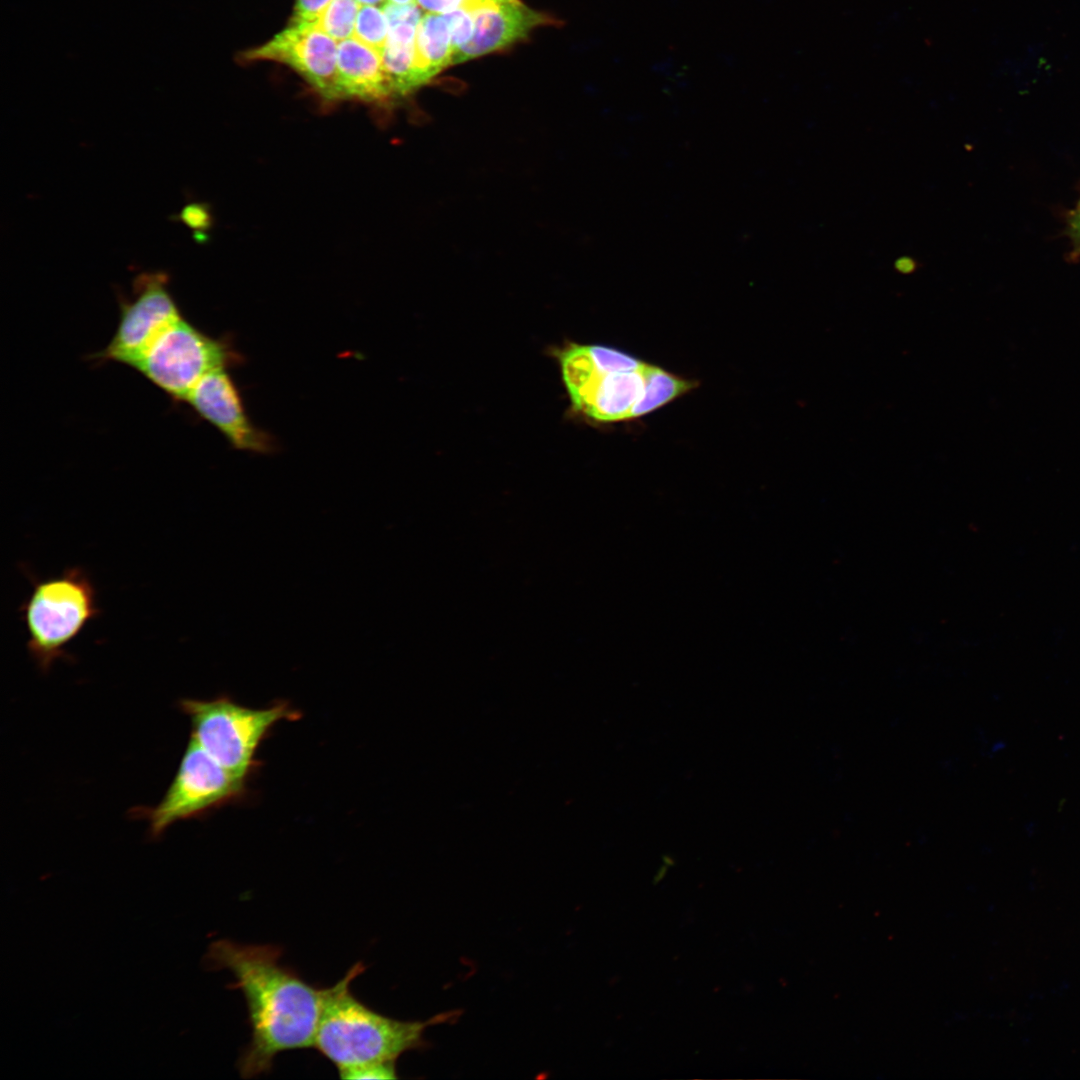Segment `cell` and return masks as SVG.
<instances>
[{
  "label": "cell",
  "mask_w": 1080,
  "mask_h": 1080,
  "mask_svg": "<svg viewBox=\"0 0 1080 1080\" xmlns=\"http://www.w3.org/2000/svg\"><path fill=\"white\" fill-rule=\"evenodd\" d=\"M895 269L902 274L913 273L918 268V263L914 258L909 256H903L898 258L894 264Z\"/></svg>",
  "instance_id": "obj_23"
},
{
  "label": "cell",
  "mask_w": 1080,
  "mask_h": 1080,
  "mask_svg": "<svg viewBox=\"0 0 1080 1080\" xmlns=\"http://www.w3.org/2000/svg\"><path fill=\"white\" fill-rule=\"evenodd\" d=\"M242 360L230 340L213 338L182 317L133 368L172 398L185 401L206 374L238 365Z\"/></svg>",
  "instance_id": "obj_7"
},
{
  "label": "cell",
  "mask_w": 1080,
  "mask_h": 1080,
  "mask_svg": "<svg viewBox=\"0 0 1080 1080\" xmlns=\"http://www.w3.org/2000/svg\"><path fill=\"white\" fill-rule=\"evenodd\" d=\"M178 707L190 721V738L223 767L245 780L255 769L258 748L271 729L281 721L301 717L298 710L285 702L250 708L227 696L181 699Z\"/></svg>",
  "instance_id": "obj_4"
},
{
  "label": "cell",
  "mask_w": 1080,
  "mask_h": 1080,
  "mask_svg": "<svg viewBox=\"0 0 1080 1080\" xmlns=\"http://www.w3.org/2000/svg\"><path fill=\"white\" fill-rule=\"evenodd\" d=\"M360 5L383 6L387 0H356Z\"/></svg>",
  "instance_id": "obj_24"
},
{
  "label": "cell",
  "mask_w": 1080,
  "mask_h": 1080,
  "mask_svg": "<svg viewBox=\"0 0 1080 1080\" xmlns=\"http://www.w3.org/2000/svg\"><path fill=\"white\" fill-rule=\"evenodd\" d=\"M561 373L574 409L598 422L631 419L642 398L647 364L621 370L611 351L600 345L569 344L558 352Z\"/></svg>",
  "instance_id": "obj_5"
},
{
  "label": "cell",
  "mask_w": 1080,
  "mask_h": 1080,
  "mask_svg": "<svg viewBox=\"0 0 1080 1080\" xmlns=\"http://www.w3.org/2000/svg\"><path fill=\"white\" fill-rule=\"evenodd\" d=\"M178 219L195 232H203L209 229L212 223L210 211L202 203H190L184 206L178 215Z\"/></svg>",
  "instance_id": "obj_20"
},
{
  "label": "cell",
  "mask_w": 1080,
  "mask_h": 1080,
  "mask_svg": "<svg viewBox=\"0 0 1080 1080\" xmlns=\"http://www.w3.org/2000/svg\"><path fill=\"white\" fill-rule=\"evenodd\" d=\"M360 4L356 0H332L317 25L335 41L353 37Z\"/></svg>",
  "instance_id": "obj_15"
},
{
  "label": "cell",
  "mask_w": 1080,
  "mask_h": 1080,
  "mask_svg": "<svg viewBox=\"0 0 1080 1080\" xmlns=\"http://www.w3.org/2000/svg\"><path fill=\"white\" fill-rule=\"evenodd\" d=\"M338 42L315 23L289 21L265 44L245 51V61H274L300 74L322 97L342 99L337 75Z\"/></svg>",
  "instance_id": "obj_9"
},
{
  "label": "cell",
  "mask_w": 1080,
  "mask_h": 1080,
  "mask_svg": "<svg viewBox=\"0 0 1080 1080\" xmlns=\"http://www.w3.org/2000/svg\"><path fill=\"white\" fill-rule=\"evenodd\" d=\"M340 1078L349 1080H386L398 1078L395 1062L372 1063L338 1071Z\"/></svg>",
  "instance_id": "obj_18"
},
{
  "label": "cell",
  "mask_w": 1080,
  "mask_h": 1080,
  "mask_svg": "<svg viewBox=\"0 0 1080 1080\" xmlns=\"http://www.w3.org/2000/svg\"><path fill=\"white\" fill-rule=\"evenodd\" d=\"M337 75L342 99L382 102L394 95L381 53L354 37L338 42Z\"/></svg>",
  "instance_id": "obj_12"
},
{
  "label": "cell",
  "mask_w": 1080,
  "mask_h": 1080,
  "mask_svg": "<svg viewBox=\"0 0 1080 1080\" xmlns=\"http://www.w3.org/2000/svg\"><path fill=\"white\" fill-rule=\"evenodd\" d=\"M365 969L357 962L341 980L323 990L314 1048L338 1071L395 1062L403 1053L424 1046V1031L433 1023L394 1019L364 1004L350 986Z\"/></svg>",
  "instance_id": "obj_2"
},
{
  "label": "cell",
  "mask_w": 1080,
  "mask_h": 1080,
  "mask_svg": "<svg viewBox=\"0 0 1080 1080\" xmlns=\"http://www.w3.org/2000/svg\"><path fill=\"white\" fill-rule=\"evenodd\" d=\"M185 401L216 427L233 448L259 454L275 451L276 442L272 435L255 426L247 415L240 392L226 367L206 374Z\"/></svg>",
  "instance_id": "obj_10"
},
{
  "label": "cell",
  "mask_w": 1080,
  "mask_h": 1080,
  "mask_svg": "<svg viewBox=\"0 0 1080 1080\" xmlns=\"http://www.w3.org/2000/svg\"><path fill=\"white\" fill-rule=\"evenodd\" d=\"M450 31L453 56L466 45L474 32V15L466 9H456L443 14ZM453 58V57H452Z\"/></svg>",
  "instance_id": "obj_17"
},
{
  "label": "cell",
  "mask_w": 1080,
  "mask_h": 1080,
  "mask_svg": "<svg viewBox=\"0 0 1080 1080\" xmlns=\"http://www.w3.org/2000/svg\"><path fill=\"white\" fill-rule=\"evenodd\" d=\"M694 383L647 364L642 398L634 406L631 418L644 416L686 393Z\"/></svg>",
  "instance_id": "obj_14"
},
{
  "label": "cell",
  "mask_w": 1080,
  "mask_h": 1080,
  "mask_svg": "<svg viewBox=\"0 0 1080 1080\" xmlns=\"http://www.w3.org/2000/svg\"><path fill=\"white\" fill-rule=\"evenodd\" d=\"M247 780L233 774L189 739L176 774L160 802L131 810L148 823L151 837H160L175 822L200 817L239 800Z\"/></svg>",
  "instance_id": "obj_6"
},
{
  "label": "cell",
  "mask_w": 1080,
  "mask_h": 1080,
  "mask_svg": "<svg viewBox=\"0 0 1080 1080\" xmlns=\"http://www.w3.org/2000/svg\"><path fill=\"white\" fill-rule=\"evenodd\" d=\"M387 1L392 2V3H396V4H409V3L415 2V0H387Z\"/></svg>",
  "instance_id": "obj_25"
},
{
  "label": "cell",
  "mask_w": 1080,
  "mask_h": 1080,
  "mask_svg": "<svg viewBox=\"0 0 1080 1080\" xmlns=\"http://www.w3.org/2000/svg\"><path fill=\"white\" fill-rule=\"evenodd\" d=\"M1068 233L1071 238L1075 254H1080V210L1075 209L1069 216Z\"/></svg>",
  "instance_id": "obj_22"
},
{
  "label": "cell",
  "mask_w": 1080,
  "mask_h": 1080,
  "mask_svg": "<svg viewBox=\"0 0 1080 1080\" xmlns=\"http://www.w3.org/2000/svg\"><path fill=\"white\" fill-rule=\"evenodd\" d=\"M1076 209H1077V210H1080V201H1079V203H1078V205H1077Z\"/></svg>",
  "instance_id": "obj_26"
},
{
  "label": "cell",
  "mask_w": 1080,
  "mask_h": 1080,
  "mask_svg": "<svg viewBox=\"0 0 1080 1080\" xmlns=\"http://www.w3.org/2000/svg\"><path fill=\"white\" fill-rule=\"evenodd\" d=\"M33 586L19 611L28 632L27 650L42 672L58 659L69 657L66 648L102 610L88 573L71 567L60 575L39 579L28 574Z\"/></svg>",
  "instance_id": "obj_3"
},
{
  "label": "cell",
  "mask_w": 1080,
  "mask_h": 1080,
  "mask_svg": "<svg viewBox=\"0 0 1080 1080\" xmlns=\"http://www.w3.org/2000/svg\"><path fill=\"white\" fill-rule=\"evenodd\" d=\"M474 32L470 41L452 58L460 64L505 49L528 37L535 28L553 19L526 6L520 0H503L472 12Z\"/></svg>",
  "instance_id": "obj_11"
},
{
  "label": "cell",
  "mask_w": 1080,
  "mask_h": 1080,
  "mask_svg": "<svg viewBox=\"0 0 1080 1080\" xmlns=\"http://www.w3.org/2000/svg\"><path fill=\"white\" fill-rule=\"evenodd\" d=\"M453 47L443 14L426 12L415 40L416 73L420 87L452 64Z\"/></svg>",
  "instance_id": "obj_13"
},
{
  "label": "cell",
  "mask_w": 1080,
  "mask_h": 1080,
  "mask_svg": "<svg viewBox=\"0 0 1080 1080\" xmlns=\"http://www.w3.org/2000/svg\"><path fill=\"white\" fill-rule=\"evenodd\" d=\"M183 316L169 291L164 272H144L133 283L132 300L120 303L117 329L94 357L133 366L156 340Z\"/></svg>",
  "instance_id": "obj_8"
},
{
  "label": "cell",
  "mask_w": 1080,
  "mask_h": 1080,
  "mask_svg": "<svg viewBox=\"0 0 1080 1080\" xmlns=\"http://www.w3.org/2000/svg\"><path fill=\"white\" fill-rule=\"evenodd\" d=\"M331 1L332 0H295L294 12L290 21L317 24Z\"/></svg>",
  "instance_id": "obj_21"
},
{
  "label": "cell",
  "mask_w": 1080,
  "mask_h": 1080,
  "mask_svg": "<svg viewBox=\"0 0 1080 1080\" xmlns=\"http://www.w3.org/2000/svg\"><path fill=\"white\" fill-rule=\"evenodd\" d=\"M389 25L382 6L360 5L353 37L382 53Z\"/></svg>",
  "instance_id": "obj_16"
},
{
  "label": "cell",
  "mask_w": 1080,
  "mask_h": 1080,
  "mask_svg": "<svg viewBox=\"0 0 1080 1080\" xmlns=\"http://www.w3.org/2000/svg\"><path fill=\"white\" fill-rule=\"evenodd\" d=\"M282 953L276 945L230 940L209 948V961L232 972L231 988L239 989L246 1002L251 1039L237 1061L242 1078L269 1073L279 1053L314 1048L324 988L282 964Z\"/></svg>",
  "instance_id": "obj_1"
},
{
  "label": "cell",
  "mask_w": 1080,
  "mask_h": 1080,
  "mask_svg": "<svg viewBox=\"0 0 1080 1080\" xmlns=\"http://www.w3.org/2000/svg\"><path fill=\"white\" fill-rule=\"evenodd\" d=\"M503 0H415L417 5L426 12L444 14L456 9H466L471 12L493 3Z\"/></svg>",
  "instance_id": "obj_19"
}]
</instances>
